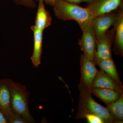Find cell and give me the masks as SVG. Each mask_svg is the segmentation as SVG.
Instances as JSON below:
<instances>
[{
	"mask_svg": "<svg viewBox=\"0 0 123 123\" xmlns=\"http://www.w3.org/2000/svg\"><path fill=\"white\" fill-rule=\"evenodd\" d=\"M55 15L61 20H74L81 29L91 24L94 17L89 10L62 0H55L53 6Z\"/></svg>",
	"mask_w": 123,
	"mask_h": 123,
	"instance_id": "obj_1",
	"label": "cell"
},
{
	"mask_svg": "<svg viewBox=\"0 0 123 123\" xmlns=\"http://www.w3.org/2000/svg\"><path fill=\"white\" fill-rule=\"evenodd\" d=\"M6 80L10 94L11 110L22 117L27 123H35L29 110L30 93L26 86L11 79Z\"/></svg>",
	"mask_w": 123,
	"mask_h": 123,
	"instance_id": "obj_2",
	"label": "cell"
},
{
	"mask_svg": "<svg viewBox=\"0 0 123 123\" xmlns=\"http://www.w3.org/2000/svg\"><path fill=\"white\" fill-rule=\"evenodd\" d=\"M79 103L76 119L82 118L86 114L97 115L103 120L104 123H114V120L106 108L104 107L96 102L92 97L90 90L79 85Z\"/></svg>",
	"mask_w": 123,
	"mask_h": 123,
	"instance_id": "obj_3",
	"label": "cell"
},
{
	"mask_svg": "<svg viewBox=\"0 0 123 123\" xmlns=\"http://www.w3.org/2000/svg\"><path fill=\"white\" fill-rule=\"evenodd\" d=\"M80 81L79 85L90 89L97 75L99 73L93 60L82 54L80 59Z\"/></svg>",
	"mask_w": 123,
	"mask_h": 123,
	"instance_id": "obj_4",
	"label": "cell"
},
{
	"mask_svg": "<svg viewBox=\"0 0 123 123\" xmlns=\"http://www.w3.org/2000/svg\"><path fill=\"white\" fill-rule=\"evenodd\" d=\"M82 36L78 43L83 55L94 60L96 51L97 39L91 24L81 29Z\"/></svg>",
	"mask_w": 123,
	"mask_h": 123,
	"instance_id": "obj_5",
	"label": "cell"
},
{
	"mask_svg": "<svg viewBox=\"0 0 123 123\" xmlns=\"http://www.w3.org/2000/svg\"><path fill=\"white\" fill-rule=\"evenodd\" d=\"M114 28L108 30L103 35L97 40L94 59H104L112 58L111 48L114 40Z\"/></svg>",
	"mask_w": 123,
	"mask_h": 123,
	"instance_id": "obj_6",
	"label": "cell"
},
{
	"mask_svg": "<svg viewBox=\"0 0 123 123\" xmlns=\"http://www.w3.org/2000/svg\"><path fill=\"white\" fill-rule=\"evenodd\" d=\"M117 13L110 12L98 15L92 19L91 26L96 39L103 35L116 21Z\"/></svg>",
	"mask_w": 123,
	"mask_h": 123,
	"instance_id": "obj_7",
	"label": "cell"
},
{
	"mask_svg": "<svg viewBox=\"0 0 123 123\" xmlns=\"http://www.w3.org/2000/svg\"><path fill=\"white\" fill-rule=\"evenodd\" d=\"M123 4V0H92V2L88 4L86 8L94 18L101 14L111 12Z\"/></svg>",
	"mask_w": 123,
	"mask_h": 123,
	"instance_id": "obj_8",
	"label": "cell"
},
{
	"mask_svg": "<svg viewBox=\"0 0 123 123\" xmlns=\"http://www.w3.org/2000/svg\"><path fill=\"white\" fill-rule=\"evenodd\" d=\"M0 108L7 116L9 123H12L18 115L11 110L10 94L6 79L0 80Z\"/></svg>",
	"mask_w": 123,
	"mask_h": 123,
	"instance_id": "obj_9",
	"label": "cell"
},
{
	"mask_svg": "<svg viewBox=\"0 0 123 123\" xmlns=\"http://www.w3.org/2000/svg\"><path fill=\"white\" fill-rule=\"evenodd\" d=\"M117 13L116 21L114 26V47L113 51L116 55L123 56V9L122 5Z\"/></svg>",
	"mask_w": 123,
	"mask_h": 123,
	"instance_id": "obj_10",
	"label": "cell"
},
{
	"mask_svg": "<svg viewBox=\"0 0 123 123\" xmlns=\"http://www.w3.org/2000/svg\"><path fill=\"white\" fill-rule=\"evenodd\" d=\"M92 88H105L123 93L122 82H119L102 70L99 71L92 84Z\"/></svg>",
	"mask_w": 123,
	"mask_h": 123,
	"instance_id": "obj_11",
	"label": "cell"
},
{
	"mask_svg": "<svg viewBox=\"0 0 123 123\" xmlns=\"http://www.w3.org/2000/svg\"><path fill=\"white\" fill-rule=\"evenodd\" d=\"M34 36V49L31 59L35 68H37L41 64L43 48V31L38 29L34 25L31 26Z\"/></svg>",
	"mask_w": 123,
	"mask_h": 123,
	"instance_id": "obj_12",
	"label": "cell"
},
{
	"mask_svg": "<svg viewBox=\"0 0 123 123\" xmlns=\"http://www.w3.org/2000/svg\"><path fill=\"white\" fill-rule=\"evenodd\" d=\"M37 11L35 19V25L36 27L43 31L50 26L51 23L52 18L50 14L46 10L43 0H38Z\"/></svg>",
	"mask_w": 123,
	"mask_h": 123,
	"instance_id": "obj_13",
	"label": "cell"
},
{
	"mask_svg": "<svg viewBox=\"0 0 123 123\" xmlns=\"http://www.w3.org/2000/svg\"><path fill=\"white\" fill-rule=\"evenodd\" d=\"M90 91L91 94L98 98L107 105L116 101L122 93L113 90L102 88H91Z\"/></svg>",
	"mask_w": 123,
	"mask_h": 123,
	"instance_id": "obj_14",
	"label": "cell"
},
{
	"mask_svg": "<svg viewBox=\"0 0 123 123\" xmlns=\"http://www.w3.org/2000/svg\"><path fill=\"white\" fill-rule=\"evenodd\" d=\"M94 61L95 65H98L101 70L117 81L121 82L115 64L112 58L101 60L94 59Z\"/></svg>",
	"mask_w": 123,
	"mask_h": 123,
	"instance_id": "obj_15",
	"label": "cell"
},
{
	"mask_svg": "<svg viewBox=\"0 0 123 123\" xmlns=\"http://www.w3.org/2000/svg\"><path fill=\"white\" fill-rule=\"evenodd\" d=\"M107 111L114 120V123H122L123 120V93L116 101L107 105Z\"/></svg>",
	"mask_w": 123,
	"mask_h": 123,
	"instance_id": "obj_16",
	"label": "cell"
},
{
	"mask_svg": "<svg viewBox=\"0 0 123 123\" xmlns=\"http://www.w3.org/2000/svg\"><path fill=\"white\" fill-rule=\"evenodd\" d=\"M82 119H85L89 123H104L103 120L97 115L88 114L84 115Z\"/></svg>",
	"mask_w": 123,
	"mask_h": 123,
	"instance_id": "obj_17",
	"label": "cell"
},
{
	"mask_svg": "<svg viewBox=\"0 0 123 123\" xmlns=\"http://www.w3.org/2000/svg\"><path fill=\"white\" fill-rule=\"evenodd\" d=\"M14 2L18 5L23 6L30 8H36L37 4L34 0H13Z\"/></svg>",
	"mask_w": 123,
	"mask_h": 123,
	"instance_id": "obj_18",
	"label": "cell"
},
{
	"mask_svg": "<svg viewBox=\"0 0 123 123\" xmlns=\"http://www.w3.org/2000/svg\"><path fill=\"white\" fill-rule=\"evenodd\" d=\"M0 123H9L6 115L0 108Z\"/></svg>",
	"mask_w": 123,
	"mask_h": 123,
	"instance_id": "obj_19",
	"label": "cell"
},
{
	"mask_svg": "<svg viewBox=\"0 0 123 123\" xmlns=\"http://www.w3.org/2000/svg\"><path fill=\"white\" fill-rule=\"evenodd\" d=\"M64 1L71 4L77 5L82 2H86L87 4L90 3L92 2V0H62Z\"/></svg>",
	"mask_w": 123,
	"mask_h": 123,
	"instance_id": "obj_20",
	"label": "cell"
},
{
	"mask_svg": "<svg viewBox=\"0 0 123 123\" xmlns=\"http://www.w3.org/2000/svg\"><path fill=\"white\" fill-rule=\"evenodd\" d=\"M35 0L38 1V0ZM43 0L46 3V4L49 5L53 7L55 0Z\"/></svg>",
	"mask_w": 123,
	"mask_h": 123,
	"instance_id": "obj_21",
	"label": "cell"
}]
</instances>
